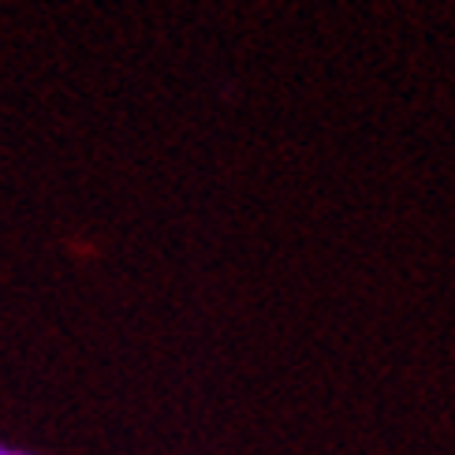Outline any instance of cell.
Masks as SVG:
<instances>
[{
	"instance_id": "6da1fadb",
	"label": "cell",
	"mask_w": 455,
	"mask_h": 455,
	"mask_svg": "<svg viewBox=\"0 0 455 455\" xmlns=\"http://www.w3.org/2000/svg\"><path fill=\"white\" fill-rule=\"evenodd\" d=\"M0 455H34V451H23V448H15V444H4V441H0Z\"/></svg>"
}]
</instances>
